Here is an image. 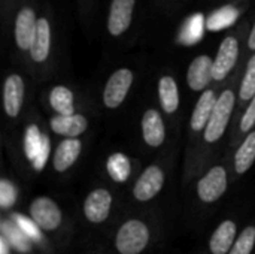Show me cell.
Listing matches in <instances>:
<instances>
[{
    "label": "cell",
    "instance_id": "6",
    "mask_svg": "<svg viewBox=\"0 0 255 254\" xmlns=\"http://www.w3.org/2000/svg\"><path fill=\"white\" fill-rule=\"evenodd\" d=\"M164 186V172L160 166H148L137 178L133 187V196L139 202H148L154 199Z\"/></svg>",
    "mask_w": 255,
    "mask_h": 254
},
{
    "label": "cell",
    "instance_id": "15",
    "mask_svg": "<svg viewBox=\"0 0 255 254\" xmlns=\"http://www.w3.org/2000/svg\"><path fill=\"white\" fill-rule=\"evenodd\" d=\"M82 150V142L78 138H66L58 144L54 153V169L57 172H66L78 160Z\"/></svg>",
    "mask_w": 255,
    "mask_h": 254
},
{
    "label": "cell",
    "instance_id": "17",
    "mask_svg": "<svg viewBox=\"0 0 255 254\" xmlns=\"http://www.w3.org/2000/svg\"><path fill=\"white\" fill-rule=\"evenodd\" d=\"M217 94L214 90H205L203 94L199 97L196 108L191 114V120H190V126L194 132H200L203 129H206L211 115L214 112V108L217 105Z\"/></svg>",
    "mask_w": 255,
    "mask_h": 254
},
{
    "label": "cell",
    "instance_id": "8",
    "mask_svg": "<svg viewBox=\"0 0 255 254\" xmlns=\"http://www.w3.org/2000/svg\"><path fill=\"white\" fill-rule=\"evenodd\" d=\"M239 55V42L235 36H227L220 45L218 54L214 60V79L223 81L236 66Z\"/></svg>",
    "mask_w": 255,
    "mask_h": 254
},
{
    "label": "cell",
    "instance_id": "5",
    "mask_svg": "<svg viewBox=\"0 0 255 254\" xmlns=\"http://www.w3.org/2000/svg\"><path fill=\"white\" fill-rule=\"evenodd\" d=\"M227 171L223 166L211 168L197 184V195L203 204H215L227 192Z\"/></svg>",
    "mask_w": 255,
    "mask_h": 254
},
{
    "label": "cell",
    "instance_id": "25",
    "mask_svg": "<svg viewBox=\"0 0 255 254\" xmlns=\"http://www.w3.org/2000/svg\"><path fill=\"white\" fill-rule=\"evenodd\" d=\"M203 34H205V18L202 13H196L184 25L179 39H181V42L190 45V43L199 42L203 37Z\"/></svg>",
    "mask_w": 255,
    "mask_h": 254
},
{
    "label": "cell",
    "instance_id": "4",
    "mask_svg": "<svg viewBox=\"0 0 255 254\" xmlns=\"http://www.w3.org/2000/svg\"><path fill=\"white\" fill-rule=\"evenodd\" d=\"M134 75L130 69L123 67L115 70L111 78L108 79L105 90H103V103L105 106L115 109L118 108L127 97L131 84H133Z\"/></svg>",
    "mask_w": 255,
    "mask_h": 254
},
{
    "label": "cell",
    "instance_id": "9",
    "mask_svg": "<svg viewBox=\"0 0 255 254\" xmlns=\"http://www.w3.org/2000/svg\"><path fill=\"white\" fill-rule=\"evenodd\" d=\"M24 79L18 73L9 75L3 85V108L7 117L15 118L19 115L24 102Z\"/></svg>",
    "mask_w": 255,
    "mask_h": 254
},
{
    "label": "cell",
    "instance_id": "29",
    "mask_svg": "<svg viewBox=\"0 0 255 254\" xmlns=\"http://www.w3.org/2000/svg\"><path fill=\"white\" fill-rule=\"evenodd\" d=\"M255 94V54L248 60L247 70L241 84L239 96L242 100H251Z\"/></svg>",
    "mask_w": 255,
    "mask_h": 254
},
{
    "label": "cell",
    "instance_id": "31",
    "mask_svg": "<svg viewBox=\"0 0 255 254\" xmlns=\"http://www.w3.org/2000/svg\"><path fill=\"white\" fill-rule=\"evenodd\" d=\"M255 126V94L251 99L242 120H241V130L242 132H251V129Z\"/></svg>",
    "mask_w": 255,
    "mask_h": 254
},
{
    "label": "cell",
    "instance_id": "20",
    "mask_svg": "<svg viewBox=\"0 0 255 254\" xmlns=\"http://www.w3.org/2000/svg\"><path fill=\"white\" fill-rule=\"evenodd\" d=\"M255 162V130L248 133L242 145L235 154V171L239 175H244L251 169Z\"/></svg>",
    "mask_w": 255,
    "mask_h": 254
},
{
    "label": "cell",
    "instance_id": "21",
    "mask_svg": "<svg viewBox=\"0 0 255 254\" xmlns=\"http://www.w3.org/2000/svg\"><path fill=\"white\" fill-rule=\"evenodd\" d=\"M49 103L60 115L75 114V96L66 85H57L49 93Z\"/></svg>",
    "mask_w": 255,
    "mask_h": 254
},
{
    "label": "cell",
    "instance_id": "10",
    "mask_svg": "<svg viewBox=\"0 0 255 254\" xmlns=\"http://www.w3.org/2000/svg\"><path fill=\"white\" fill-rule=\"evenodd\" d=\"M136 0H112L109 18H108V30L112 36H121L126 33L133 19Z\"/></svg>",
    "mask_w": 255,
    "mask_h": 254
},
{
    "label": "cell",
    "instance_id": "26",
    "mask_svg": "<svg viewBox=\"0 0 255 254\" xmlns=\"http://www.w3.org/2000/svg\"><path fill=\"white\" fill-rule=\"evenodd\" d=\"M43 136L39 130V127L36 124H30L25 130V136H24V151L27 159L30 160V163L37 157L42 144H43Z\"/></svg>",
    "mask_w": 255,
    "mask_h": 254
},
{
    "label": "cell",
    "instance_id": "30",
    "mask_svg": "<svg viewBox=\"0 0 255 254\" xmlns=\"http://www.w3.org/2000/svg\"><path fill=\"white\" fill-rule=\"evenodd\" d=\"M16 196H18V192L13 183L6 178L0 180V207L3 210L12 208L16 202Z\"/></svg>",
    "mask_w": 255,
    "mask_h": 254
},
{
    "label": "cell",
    "instance_id": "28",
    "mask_svg": "<svg viewBox=\"0 0 255 254\" xmlns=\"http://www.w3.org/2000/svg\"><path fill=\"white\" fill-rule=\"evenodd\" d=\"M255 247V226H248L236 238L229 254H251Z\"/></svg>",
    "mask_w": 255,
    "mask_h": 254
},
{
    "label": "cell",
    "instance_id": "18",
    "mask_svg": "<svg viewBox=\"0 0 255 254\" xmlns=\"http://www.w3.org/2000/svg\"><path fill=\"white\" fill-rule=\"evenodd\" d=\"M49 51H51V25L46 18H37V28L30 48V55L36 63H42L48 58Z\"/></svg>",
    "mask_w": 255,
    "mask_h": 254
},
{
    "label": "cell",
    "instance_id": "22",
    "mask_svg": "<svg viewBox=\"0 0 255 254\" xmlns=\"http://www.w3.org/2000/svg\"><path fill=\"white\" fill-rule=\"evenodd\" d=\"M1 229V235H4L10 244V247L13 250H16L18 253H30L31 252V240L15 225V222H7L3 220L0 225Z\"/></svg>",
    "mask_w": 255,
    "mask_h": 254
},
{
    "label": "cell",
    "instance_id": "2",
    "mask_svg": "<svg viewBox=\"0 0 255 254\" xmlns=\"http://www.w3.org/2000/svg\"><path fill=\"white\" fill-rule=\"evenodd\" d=\"M235 93L232 90H224L221 96L217 100V105L214 108V112L211 115V120L205 129V141L209 144H214L223 138L226 133V129L230 123L233 108H235Z\"/></svg>",
    "mask_w": 255,
    "mask_h": 254
},
{
    "label": "cell",
    "instance_id": "14",
    "mask_svg": "<svg viewBox=\"0 0 255 254\" xmlns=\"http://www.w3.org/2000/svg\"><path fill=\"white\" fill-rule=\"evenodd\" d=\"M142 136L149 147H160L166 138L164 121L157 109H148L142 117Z\"/></svg>",
    "mask_w": 255,
    "mask_h": 254
},
{
    "label": "cell",
    "instance_id": "11",
    "mask_svg": "<svg viewBox=\"0 0 255 254\" xmlns=\"http://www.w3.org/2000/svg\"><path fill=\"white\" fill-rule=\"evenodd\" d=\"M37 28L36 13L31 7H22L15 19V42L21 51H30Z\"/></svg>",
    "mask_w": 255,
    "mask_h": 254
},
{
    "label": "cell",
    "instance_id": "12",
    "mask_svg": "<svg viewBox=\"0 0 255 254\" xmlns=\"http://www.w3.org/2000/svg\"><path fill=\"white\" fill-rule=\"evenodd\" d=\"M212 79H214V60L209 55L196 57L188 66V72H187L188 87L194 91H203Z\"/></svg>",
    "mask_w": 255,
    "mask_h": 254
},
{
    "label": "cell",
    "instance_id": "13",
    "mask_svg": "<svg viewBox=\"0 0 255 254\" xmlns=\"http://www.w3.org/2000/svg\"><path fill=\"white\" fill-rule=\"evenodd\" d=\"M51 129L54 133L66 138H78L88 129V120L81 114L60 115L51 118Z\"/></svg>",
    "mask_w": 255,
    "mask_h": 254
},
{
    "label": "cell",
    "instance_id": "3",
    "mask_svg": "<svg viewBox=\"0 0 255 254\" xmlns=\"http://www.w3.org/2000/svg\"><path fill=\"white\" fill-rule=\"evenodd\" d=\"M30 217L42 231L54 232L61 226L63 214L60 207L48 196H39L30 204Z\"/></svg>",
    "mask_w": 255,
    "mask_h": 254
},
{
    "label": "cell",
    "instance_id": "24",
    "mask_svg": "<svg viewBox=\"0 0 255 254\" xmlns=\"http://www.w3.org/2000/svg\"><path fill=\"white\" fill-rule=\"evenodd\" d=\"M106 169L115 183H126L131 174V163L126 154L114 153L106 162Z\"/></svg>",
    "mask_w": 255,
    "mask_h": 254
},
{
    "label": "cell",
    "instance_id": "33",
    "mask_svg": "<svg viewBox=\"0 0 255 254\" xmlns=\"http://www.w3.org/2000/svg\"><path fill=\"white\" fill-rule=\"evenodd\" d=\"M248 46H250V49L255 51V22L251 33H250V37H248Z\"/></svg>",
    "mask_w": 255,
    "mask_h": 254
},
{
    "label": "cell",
    "instance_id": "16",
    "mask_svg": "<svg viewBox=\"0 0 255 254\" xmlns=\"http://www.w3.org/2000/svg\"><path fill=\"white\" fill-rule=\"evenodd\" d=\"M238 235V226L233 220H224L214 231L209 240V252L212 254H229Z\"/></svg>",
    "mask_w": 255,
    "mask_h": 254
},
{
    "label": "cell",
    "instance_id": "32",
    "mask_svg": "<svg viewBox=\"0 0 255 254\" xmlns=\"http://www.w3.org/2000/svg\"><path fill=\"white\" fill-rule=\"evenodd\" d=\"M10 244L4 235H0V254H10Z\"/></svg>",
    "mask_w": 255,
    "mask_h": 254
},
{
    "label": "cell",
    "instance_id": "23",
    "mask_svg": "<svg viewBox=\"0 0 255 254\" xmlns=\"http://www.w3.org/2000/svg\"><path fill=\"white\" fill-rule=\"evenodd\" d=\"M239 18V10L235 6H223L214 10L206 19V28L211 31H220L233 25Z\"/></svg>",
    "mask_w": 255,
    "mask_h": 254
},
{
    "label": "cell",
    "instance_id": "1",
    "mask_svg": "<svg viewBox=\"0 0 255 254\" xmlns=\"http://www.w3.org/2000/svg\"><path fill=\"white\" fill-rule=\"evenodd\" d=\"M151 241L148 225L139 219H130L121 225L115 235V247L120 254L143 253Z\"/></svg>",
    "mask_w": 255,
    "mask_h": 254
},
{
    "label": "cell",
    "instance_id": "19",
    "mask_svg": "<svg viewBox=\"0 0 255 254\" xmlns=\"http://www.w3.org/2000/svg\"><path fill=\"white\" fill-rule=\"evenodd\" d=\"M160 105L166 114H173L179 106V90L173 76L164 75L158 81Z\"/></svg>",
    "mask_w": 255,
    "mask_h": 254
},
{
    "label": "cell",
    "instance_id": "27",
    "mask_svg": "<svg viewBox=\"0 0 255 254\" xmlns=\"http://www.w3.org/2000/svg\"><path fill=\"white\" fill-rule=\"evenodd\" d=\"M12 220L15 222V225L33 241V243H42L43 241V234L42 229L37 226V223L31 219V217H25L22 214H12Z\"/></svg>",
    "mask_w": 255,
    "mask_h": 254
},
{
    "label": "cell",
    "instance_id": "7",
    "mask_svg": "<svg viewBox=\"0 0 255 254\" xmlns=\"http://www.w3.org/2000/svg\"><path fill=\"white\" fill-rule=\"evenodd\" d=\"M112 208V195L106 189H96L93 190L85 202H84V216L90 223L100 225L103 223Z\"/></svg>",
    "mask_w": 255,
    "mask_h": 254
}]
</instances>
